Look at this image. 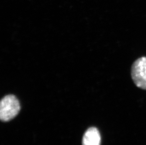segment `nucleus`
<instances>
[{"mask_svg": "<svg viewBox=\"0 0 146 145\" xmlns=\"http://www.w3.org/2000/svg\"><path fill=\"white\" fill-rule=\"evenodd\" d=\"M21 106L15 96L8 95L3 98L0 103V118L2 121H9L19 112Z\"/></svg>", "mask_w": 146, "mask_h": 145, "instance_id": "obj_1", "label": "nucleus"}, {"mask_svg": "<svg viewBox=\"0 0 146 145\" xmlns=\"http://www.w3.org/2000/svg\"><path fill=\"white\" fill-rule=\"evenodd\" d=\"M131 75L135 85L146 90V57L137 59L132 64Z\"/></svg>", "mask_w": 146, "mask_h": 145, "instance_id": "obj_2", "label": "nucleus"}, {"mask_svg": "<svg viewBox=\"0 0 146 145\" xmlns=\"http://www.w3.org/2000/svg\"><path fill=\"white\" fill-rule=\"evenodd\" d=\"M101 136L95 127H91L86 131L82 140V145H100Z\"/></svg>", "mask_w": 146, "mask_h": 145, "instance_id": "obj_3", "label": "nucleus"}]
</instances>
